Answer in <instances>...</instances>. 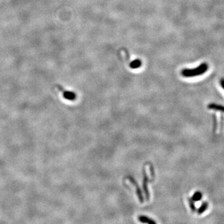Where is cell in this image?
I'll return each instance as SVG.
<instances>
[{
  "label": "cell",
  "instance_id": "cell-1",
  "mask_svg": "<svg viewBox=\"0 0 224 224\" xmlns=\"http://www.w3.org/2000/svg\"><path fill=\"white\" fill-rule=\"evenodd\" d=\"M207 63H202L199 67L195 69H185L182 71L181 74L185 77H194L205 73L208 70Z\"/></svg>",
  "mask_w": 224,
  "mask_h": 224
},
{
  "label": "cell",
  "instance_id": "cell-2",
  "mask_svg": "<svg viewBox=\"0 0 224 224\" xmlns=\"http://www.w3.org/2000/svg\"><path fill=\"white\" fill-rule=\"evenodd\" d=\"M57 87H58L59 90L62 92V95H63V97L64 98L67 99V100H71V101H73V100H75V98L77 97L75 93L64 90L61 85H57Z\"/></svg>",
  "mask_w": 224,
  "mask_h": 224
},
{
  "label": "cell",
  "instance_id": "cell-3",
  "mask_svg": "<svg viewBox=\"0 0 224 224\" xmlns=\"http://www.w3.org/2000/svg\"><path fill=\"white\" fill-rule=\"evenodd\" d=\"M128 180L131 182V184H132L134 186H135V187H136V194H137V195H138V199H139V202H140L141 203H143L144 201V197H143V196L142 192H141V189H140V188H139L138 183L136 182V181L132 177H130H130H128Z\"/></svg>",
  "mask_w": 224,
  "mask_h": 224
},
{
  "label": "cell",
  "instance_id": "cell-4",
  "mask_svg": "<svg viewBox=\"0 0 224 224\" xmlns=\"http://www.w3.org/2000/svg\"><path fill=\"white\" fill-rule=\"evenodd\" d=\"M143 190L146 196V199L147 200H149L150 199V195H149V190L148 189V182L149 181L148 176L146 175V171L144 169L143 171Z\"/></svg>",
  "mask_w": 224,
  "mask_h": 224
},
{
  "label": "cell",
  "instance_id": "cell-5",
  "mask_svg": "<svg viewBox=\"0 0 224 224\" xmlns=\"http://www.w3.org/2000/svg\"><path fill=\"white\" fill-rule=\"evenodd\" d=\"M138 220L141 223H146L148 224H156V221L152 220L151 218H150L146 216H144V215L139 216L138 217Z\"/></svg>",
  "mask_w": 224,
  "mask_h": 224
},
{
  "label": "cell",
  "instance_id": "cell-6",
  "mask_svg": "<svg viewBox=\"0 0 224 224\" xmlns=\"http://www.w3.org/2000/svg\"><path fill=\"white\" fill-rule=\"evenodd\" d=\"M207 107L208 109H210V110H217V111L223 112V106H222L220 105L210 103L208 105Z\"/></svg>",
  "mask_w": 224,
  "mask_h": 224
},
{
  "label": "cell",
  "instance_id": "cell-7",
  "mask_svg": "<svg viewBox=\"0 0 224 224\" xmlns=\"http://www.w3.org/2000/svg\"><path fill=\"white\" fill-rule=\"evenodd\" d=\"M141 64H142V62H141V60L136 59L130 63V66L131 69H138L141 66Z\"/></svg>",
  "mask_w": 224,
  "mask_h": 224
},
{
  "label": "cell",
  "instance_id": "cell-8",
  "mask_svg": "<svg viewBox=\"0 0 224 224\" xmlns=\"http://www.w3.org/2000/svg\"><path fill=\"white\" fill-rule=\"evenodd\" d=\"M208 204L207 202H202L201 206L197 209V213L199 215H201L202 213H203L207 210V208H208Z\"/></svg>",
  "mask_w": 224,
  "mask_h": 224
},
{
  "label": "cell",
  "instance_id": "cell-9",
  "mask_svg": "<svg viewBox=\"0 0 224 224\" xmlns=\"http://www.w3.org/2000/svg\"><path fill=\"white\" fill-rule=\"evenodd\" d=\"M202 194L200 192L198 191V192H196L194 194V195H193L192 197V199L194 202H197V201L200 200L201 199H202Z\"/></svg>",
  "mask_w": 224,
  "mask_h": 224
},
{
  "label": "cell",
  "instance_id": "cell-10",
  "mask_svg": "<svg viewBox=\"0 0 224 224\" xmlns=\"http://www.w3.org/2000/svg\"><path fill=\"white\" fill-rule=\"evenodd\" d=\"M188 201L189 203V206L193 212H194L196 210V207L194 203V201L192 199V198H188Z\"/></svg>",
  "mask_w": 224,
  "mask_h": 224
},
{
  "label": "cell",
  "instance_id": "cell-11",
  "mask_svg": "<svg viewBox=\"0 0 224 224\" xmlns=\"http://www.w3.org/2000/svg\"><path fill=\"white\" fill-rule=\"evenodd\" d=\"M213 132H215L216 130V128H217V120H216L215 116L213 115Z\"/></svg>",
  "mask_w": 224,
  "mask_h": 224
},
{
  "label": "cell",
  "instance_id": "cell-12",
  "mask_svg": "<svg viewBox=\"0 0 224 224\" xmlns=\"http://www.w3.org/2000/svg\"><path fill=\"white\" fill-rule=\"evenodd\" d=\"M220 84H221V86L222 88H223V85H224V80L223 79H221L220 80Z\"/></svg>",
  "mask_w": 224,
  "mask_h": 224
}]
</instances>
